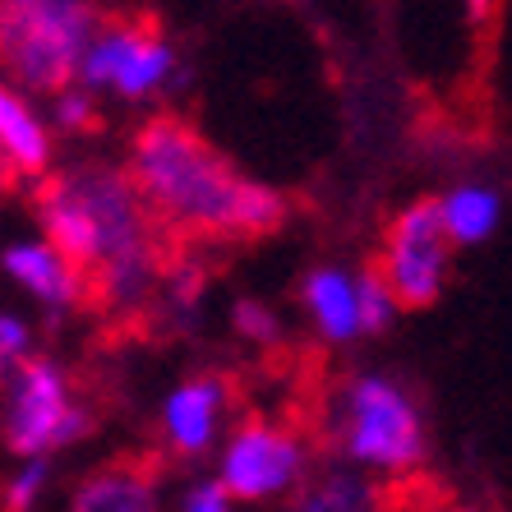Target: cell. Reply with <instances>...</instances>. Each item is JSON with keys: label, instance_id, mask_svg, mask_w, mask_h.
Masks as SVG:
<instances>
[{"label": "cell", "instance_id": "obj_1", "mask_svg": "<svg viewBox=\"0 0 512 512\" xmlns=\"http://www.w3.org/2000/svg\"><path fill=\"white\" fill-rule=\"evenodd\" d=\"M130 176L157 222L190 236L254 240L286 222L277 190L240 176L180 116H153L130 143Z\"/></svg>", "mask_w": 512, "mask_h": 512}, {"label": "cell", "instance_id": "obj_2", "mask_svg": "<svg viewBox=\"0 0 512 512\" xmlns=\"http://www.w3.org/2000/svg\"><path fill=\"white\" fill-rule=\"evenodd\" d=\"M33 217L51 245L70 254L111 305H139L157 277L153 208L130 171L65 167L37 180Z\"/></svg>", "mask_w": 512, "mask_h": 512}, {"label": "cell", "instance_id": "obj_3", "mask_svg": "<svg viewBox=\"0 0 512 512\" xmlns=\"http://www.w3.org/2000/svg\"><path fill=\"white\" fill-rule=\"evenodd\" d=\"M97 28L102 24L88 0H5L0 42L14 84L37 97L70 88Z\"/></svg>", "mask_w": 512, "mask_h": 512}, {"label": "cell", "instance_id": "obj_4", "mask_svg": "<svg viewBox=\"0 0 512 512\" xmlns=\"http://www.w3.org/2000/svg\"><path fill=\"white\" fill-rule=\"evenodd\" d=\"M342 453L346 462L365 466V471H411L425 457V425H420L416 402L397 388L393 379L379 374H360L346 383L342 393Z\"/></svg>", "mask_w": 512, "mask_h": 512}, {"label": "cell", "instance_id": "obj_5", "mask_svg": "<svg viewBox=\"0 0 512 512\" xmlns=\"http://www.w3.org/2000/svg\"><path fill=\"white\" fill-rule=\"evenodd\" d=\"M93 429V416L70 397L65 370L47 356H28L10 370L5 443L14 457H51Z\"/></svg>", "mask_w": 512, "mask_h": 512}, {"label": "cell", "instance_id": "obj_6", "mask_svg": "<svg viewBox=\"0 0 512 512\" xmlns=\"http://www.w3.org/2000/svg\"><path fill=\"white\" fill-rule=\"evenodd\" d=\"M453 250L457 245L448 236L439 199H416L393 217L379 263L388 273V282H393L397 300H402V310H429L443 296Z\"/></svg>", "mask_w": 512, "mask_h": 512}, {"label": "cell", "instance_id": "obj_7", "mask_svg": "<svg viewBox=\"0 0 512 512\" xmlns=\"http://www.w3.org/2000/svg\"><path fill=\"white\" fill-rule=\"evenodd\" d=\"M171 74H176V51L153 28L102 24L84 51L79 84H88L93 93H116L125 102H143L157 88H167Z\"/></svg>", "mask_w": 512, "mask_h": 512}, {"label": "cell", "instance_id": "obj_8", "mask_svg": "<svg viewBox=\"0 0 512 512\" xmlns=\"http://www.w3.org/2000/svg\"><path fill=\"white\" fill-rule=\"evenodd\" d=\"M217 476L240 503H268L282 499L286 489H296L305 476V443L282 425L268 420H245V425L222 443Z\"/></svg>", "mask_w": 512, "mask_h": 512}, {"label": "cell", "instance_id": "obj_9", "mask_svg": "<svg viewBox=\"0 0 512 512\" xmlns=\"http://www.w3.org/2000/svg\"><path fill=\"white\" fill-rule=\"evenodd\" d=\"M0 268H5V277H10L14 286H24L28 296H33L37 305H47V310H70L88 291V273L60 250V245H51L47 236L5 245Z\"/></svg>", "mask_w": 512, "mask_h": 512}, {"label": "cell", "instance_id": "obj_10", "mask_svg": "<svg viewBox=\"0 0 512 512\" xmlns=\"http://www.w3.org/2000/svg\"><path fill=\"white\" fill-rule=\"evenodd\" d=\"M222 416H227V383L217 374H199V379L180 383L162 406V429H167L171 453L203 457L222 434Z\"/></svg>", "mask_w": 512, "mask_h": 512}, {"label": "cell", "instance_id": "obj_11", "mask_svg": "<svg viewBox=\"0 0 512 512\" xmlns=\"http://www.w3.org/2000/svg\"><path fill=\"white\" fill-rule=\"evenodd\" d=\"M300 305L314 319L323 342L346 346L365 333V314H360V282L333 263L314 268L305 282H300Z\"/></svg>", "mask_w": 512, "mask_h": 512}, {"label": "cell", "instance_id": "obj_12", "mask_svg": "<svg viewBox=\"0 0 512 512\" xmlns=\"http://www.w3.org/2000/svg\"><path fill=\"white\" fill-rule=\"evenodd\" d=\"M0 153H5V180H14L19 171L47 176L51 167V130L24 97V88L0 93Z\"/></svg>", "mask_w": 512, "mask_h": 512}, {"label": "cell", "instance_id": "obj_13", "mask_svg": "<svg viewBox=\"0 0 512 512\" xmlns=\"http://www.w3.org/2000/svg\"><path fill=\"white\" fill-rule=\"evenodd\" d=\"M74 512H153L157 485L139 466H107L70 494Z\"/></svg>", "mask_w": 512, "mask_h": 512}, {"label": "cell", "instance_id": "obj_14", "mask_svg": "<svg viewBox=\"0 0 512 512\" xmlns=\"http://www.w3.org/2000/svg\"><path fill=\"white\" fill-rule=\"evenodd\" d=\"M439 208H443V222H448V236H453L457 250L485 245L503 217V199L489 190V185H476V180L453 185V190L439 199Z\"/></svg>", "mask_w": 512, "mask_h": 512}, {"label": "cell", "instance_id": "obj_15", "mask_svg": "<svg viewBox=\"0 0 512 512\" xmlns=\"http://www.w3.org/2000/svg\"><path fill=\"white\" fill-rule=\"evenodd\" d=\"M365 471V466H360ZM360 471H333L328 480L310 489V494H300L296 508L305 512H360V508H374V485Z\"/></svg>", "mask_w": 512, "mask_h": 512}, {"label": "cell", "instance_id": "obj_16", "mask_svg": "<svg viewBox=\"0 0 512 512\" xmlns=\"http://www.w3.org/2000/svg\"><path fill=\"white\" fill-rule=\"evenodd\" d=\"M360 314H365V333H388L402 310V300H397L393 282L383 273V263H370V268H360Z\"/></svg>", "mask_w": 512, "mask_h": 512}, {"label": "cell", "instance_id": "obj_17", "mask_svg": "<svg viewBox=\"0 0 512 512\" xmlns=\"http://www.w3.org/2000/svg\"><path fill=\"white\" fill-rule=\"evenodd\" d=\"M51 120H56L60 134H88L97 130V102H93V88L74 79L70 88H60L51 97Z\"/></svg>", "mask_w": 512, "mask_h": 512}, {"label": "cell", "instance_id": "obj_18", "mask_svg": "<svg viewBox=\"0 0 512 512\" xmlns=\"http://www.w3.org/2000/svg\"><path fill=\"white\" fill-rule=\"evenodd\" d=\"M47 480H51V462H47V457H19V471H14L10 485H5V508H10V512L33 508V503L42 499Z\"/></svg>", "mask_w": 512, "mask_h": 512}, {"label": "cell", "instance_id": "obj_19", "mask_svg": "<svg viewBox=\"0 0 512 512\" xmlns=\"http://www.w3.org/2000/svg\"><path fill=\"white\" fill-rule=\"evenodd\" d=\"M28 356H33V328H28V319H19L14 310H5L0 314V365H5V374Z\"/></svg>", "mask_w": 512, "mask_h": 512}, {"label": "cell", "instance_id": "obj_20", "mask_svg": "<svg viewBox=\"0 0 512 512\" xmlns=\"http://www.w3.org/2000/svg\"><path fill=\"white\" fill-rule=\"evenodd\" d=\"M236 494L227 489V480H199V485H190L185 494H180V508L185 512H231L236 508Z\"/></svg>", "mask_w": 512, "mask_h": 512}, {"label": "cell", "instance_id": "obj_21", "mask_svg": "<svg viewBox=\"0 0 512 512\" xmlns=\"http://www.w3.org/2000/svg\"><path fill=\"white\" fill-rule=\"evenodd\" d=\"M236 328L250 337V342H277V319L263 310L259 300H240L236 305Z\"/></svg>", "mask_w": 512, "mask_h": 512}, {"label": "cell", "instance_id": "obj_22", "mask_svg": "<svg viewBox=\"0 0 512 512\" xmlns=\"http://www.w3.org/2000/svg\"><path fill=\"white\" fill-rule=\"evenodd\" d=\"M462 5H466V14H471L476 24H485L489 14H494V0H462Z\"/></svg>", "mask_w": 512, "mask_h": 512}]
</instances>
